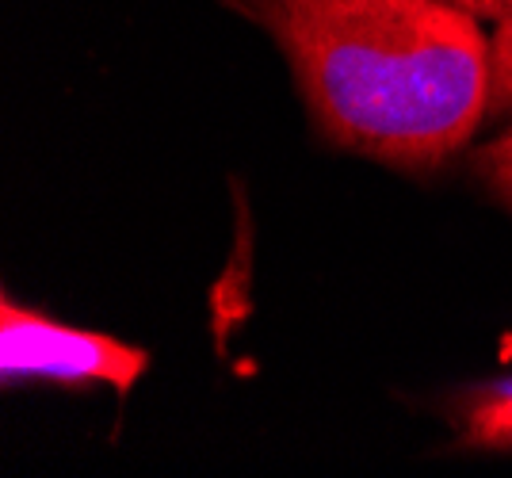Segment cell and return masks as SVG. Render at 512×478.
<instances>
[{
    "label": "cell",
    "mask_w": 512,
    "mask_h": 478,
    "mask_svg": "<svg viewBox=\"0 0 512 478\" xmlns=\"http://www.w3.org/2000/svg\"><path fill=\"white\" fill-rule=\"evenodd\" d=\"M295 73L314 131L390 169L428 173L490 115L493 39L448 0H222Z\"/></svg>",
    "instance_id": "6da1fadb"
},
{
    "label": "cell",
    "mask_w": 512,
    "mask_h": 478,
    "mask_svg": "<svg viewBox=\"0 0 512 478\" xmlns=\"http://www.w3.org/2000/svg\"><path fill=\"white\" fill-rule=\"evenodd\" d=\"M150 371V352L111 333L65 326L12 295L0 303V379L4 387L54 383V387H111L127 394Z\"/></svg>",
    "instance_id": "7a4b0ae2"
},
{
    "label": "cell",
    "mask_w": 512,
    "mask_h": 478,
    "mask_svg": "<svg viewBox=\"0 0 512 478\" xmlns=\"http://www.w3.org/2000/svg\"><path fill=\"white\" fill-rule=\"evenodd\" d=\"M459 444L482 452H512V375L478 387L459 406Z\"/></svg>",
    "instance_id": "3957f363"
},
{
    "label": "cell",
    "mask_w": 512,
    "mask_h": 478,
    "mask_svg": "<svg viewBox=\"0 0 512 478\" xmlns=\"http://www.w3.org/2000/svg\"><path fill=\"white\" fill-rule=\"evenodd\" d=\"M470 173L478 176V184L512 215V127L490 138L482 150H474Z\"/></svg>",
    "instance_id": "277c9868"
},
{
    "label": "cell",
    "mask_w": 512,
    "mask_h": 478,
    "mask_svg": "<svg viewBox=\"0 0 512 478\" xmlns=\"http://www.w3.org/2000/svg\"><path fill=\"white\" fill-rule=\"evenodd\" d=\"M493 85H490V115H509L512 111V16L493 23Z\"/></svg>",
    "instance_id": "5b68a950"
},
{
    "label": "cell",
    "mask_w": 512,
    "mask_h": 478,
    "mask_svg": "<svg viewBox=\"0 0 512 478\" xmlns=\"http://www.w3.org/2000/svg\"><path fill=\"white\" fill-rule=\"evenodd\" d=\"M448 4H455V8L470 12L474 20L501 23L505 16H512V0H448Z\"/></svg>",
    "instance_id": "8992f818"
}]
</instances>
